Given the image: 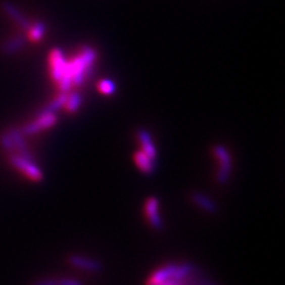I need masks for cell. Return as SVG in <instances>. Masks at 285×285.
<instances>
[{
	"mask_svg": "<svg viewBox=\"0 0 285 285\" xmlns=\"http://www.w3.org/2000/svg\"><path fill=\"white\" fill-rule=\"evenodd\" d=\"M9 162L15 169L25 174L31 181L41 182L43 180V171L35 159L25 158L14 152L9 154Z\"/></svg>",
	"mask_w": 285,
	"mask_h": 285,
	"instance_id": "cell-1",
	"label": "cell"
},
{
	"mask_svg": "<svg viewBox=\"0 0 285 285\" xmlns=\"http://www.w3.org/2000/svg\"><path fill=\"white\" fill-rule=\"evenodd\" d=\"M57 121L58 118L55 112L43 109L33 122L27 123L20 129L25 136H34L42 132L43 130L50 129L55 126Z\"/></svg>",
	"mask_w": 285,
	"mask_h": 285,
	"instance_id": "cell-2",
	"label": "cell"
},
{
	"mask_svg": "<svg viewBox=\"0 0 285 285\" xmlns=\"http://www.w3.org/2000/svg\"><path fill=\"white\" fill-rule=\"evenodd\" d=\"M67 58L61 49H53L50 53V68L52 79L56 82L61 80L65 74Z\"/></svg>",
	"mask_w": 285,
	"mask_h": 285,
	"instance_id": "cell-3",
	"label": "cell"
},
{
	"mask_svg": "<svg viewBox=\"0 0 285 285\" xmlns=\"http://www.w3.org/2000/svg\"><path fill=\"white\" fill-rule=\"evenodd\" d=\"M12 139H13L14 142V147H15V152L20 154V156L25 157V158H29V159H34L33 154L28 146V142L26 140V136L23 135V133L21 132V129L17 128V127H12L10 130H8Z\"/></svg>",
	"mask_w": 285,
	"mask_h": 285,
	"instance_id": "cell-4",
	"label": "cell"
},
{
	"mask_svg": "<svg viewBox=\"0 0 285 285\" xmlns=\"http://www.w3.org/2000/svg\"><path fill=\"white\" fill-rule=\"evenodd\" d=\"M69 262L72 264L74 267L86 270V271H91V272H99L103 269V265L100 261L92 259V258H87L84 256L79 255H72L69 257Z\"/></svg>",
	"mask_w": 285,
	"mask_h": 285,
	"instance_id": "cell-5",
	"label": "cell"
},
{
	"mask_svg": "<svg viewBox=\"0 0 285 285\" xmlns=\"http://www.w3.org/2000/svg\"><path fill=\"white\" fill-rule=\"evenodd\" d=\"M3 9L6 12V14L13 20L16 25L22 29L28 32V30L30 29L32 22L30 21V19L21 13V11L13 4L11 3H4L3 5Z\"/></svg>",
	"mask_w": 285,
	"mask_h": 285,
	"instance_id": "cell-6",
	"label": "cell"
},
{
	"mask_svg": "<svg viewBox=\"0 0 285 285\" xmlns=\"http://www.w3.org/2000/svg\"><path fill=\"white\" fill-rule=\"evenodd\" d=\"M145 212L148 221L154 228H162V220L159 213V202L156 198L148 199L145 206Z\"/></svg>",
	"mask_w": 285,
	"mask_h": 285,
	"instance_id": "cell-7",
	"label": "cell"
},
{
	"mask_svg": "<svg viewBox=\"0 0 285 285\" xmlns=\"http://www.w3.org/2000/svg\"><path fill=\"white\" fill-rule=\"evenodd\" d=\"M27 37L23 35H15L4 42L2 49L6 55H15L26 46Z\"/></svg>",
	"mask_w": 285,
	"mask_h": 285,
	"instance_id": "cell-8",
	"label": "cell"
},
{
	"mask_svg": "<svg viewBox=\"0 0 285 285\" xmlns=\"http://www.w3.org/2000/svg\"><path fill=\"white\" fill-rule=\"evenodd\" d=\"M45 32H46V26L44 23L42 21H36L32 23L30 29L28 30V38L31 41L37 43L42 40L45 35Z\"/></svg>",
	"mask_w": 285,
	"mask_h": 285,
	"instance_id": "cell-9",
	"label": "cell"
},
{
	"mask_svg": "<svg viewBox=\"0 0 285 285\" xmlns=\"http://www.w3.org/2000/svg\"><path fill=\"white\" fill-rule=\"evenodd\" d=\"M134 161L141 171L147 172V173H150L152 171V168H153L152 161L153 160L150 157H148L144 151L140 150L136 152L134 156Z\"/></svg>",
	"mask_w": 285,
	"mask_h": 285,
	"instance_id": "cell-10",
	"label": "cell"
},
{
	"mask_svg": "<svg viewBox=\"0 0 285 285\" xmlns=\"http://www.w3.org/2000/svg\"><path fill=\"white\" fill-rule=\"evenodd\" d=\"M217 154H218V157L219 159L221 160L222 164V171H221V174H220V179L225 181V179L227 177V173L229 172V168H230V161H229V157H228V154L226 152V150H225L224 148L222 147H218L217 150H216Z\"/></svg>",
	"mask_w": 285,
	"mask_h": 285,
	"instance_id": "cell-11",
	"label": "cell"
},
{
	"mask_svg": "<svg viewBox=\"0 0 285 285\" xmlns=\"http://www.w3.org/2000/svg\"><path fill=\"white\" fill-rule=\"evenodd\" d=\"M139 139H140L141 146H142L141 151H144L148 157H150L153 160L154 158H156V149H154L153 147V144H152L149 135L146 132L141 131L139 133Z\"/></svg>",
	"mask_w": 285,
	"mask_h": 285,
	"instance_id": "cell-12",
	"label": "cell"
},
{
	"mask_svg": "<svg viewBox=\"0 0 285 285\" xmlns=\"http://www.w3.org/2000/svg\"><path fill=\"white\" fill-rule=\"evenodd\" d=\"M80 105H81V98H80L79 94L72 93L70 95H67L65 108L68 112H70V113L76 112L80 107Z\"/></svg>",
	"mask_w": 285,
	"mask_h": 285,
	"instance_id": "cell-13",
	"label": "cell"
},
{
	"mask_svg": "<svg viewBox=\"0 0 285 285\" xmlns=\"http://www.w3.org/2000/svg\"><path fill=\"white\" fill-rule=\"evenodd\" d=\"M0 147L3 148V150L9 154L15 152V147L13 139H12L9 131H5L3 133H0Z\"/></svg>",
	"mask_w": 285,
	"mask_h": 285,
	"instance_id": "cell-14",
	"label": "cell"
},
{
	"mask_svg": "<svg viewBox=\"0 0 285 285\" xmlns=\"http://www.w3.org/2000/svg\"><path fill=\"white\" fill-rule=\"evenodd\" d=\"M66 100H67V93H63L61 92V94H58L57 97L49 104V106L46 107V110L52 111V112H56L59 109H62L65 107L66 104Z\"/></svg>",
	"mask_w": 285,
	"mask_h": 285,
	"instance_id": "cell-15",
	"label": "cell"
},
{
	"mask_svg": "<svg viewBox=\"0 0 285 285\" xmlns=\"http://www.w3.org/2000/svg\"><path fill=\"white\" fill-rule=\"evenodd\" d=\"M196 202H197V203H198L200 206H202V207H203V208H204L205 210H207V211H215V210H216L215 205H213L209 200H207V199H205V198H203V197L198 196V197L196 198Z\"/></svg>",
	"mask_w": 285,
	"mask_h": 285,
	"instance_id": "cell-16",
	"label": "cell"
},
{
	"mask_svg": "<svg viewBox=\"0 0 285 285\" xmlns=\"http://www.w3.org/2000/svg\"><path fill=\"white\" fill-rule=\"evenodd\" d=\"M99 90L103 94H111L114 91V85L110 80H103L101 81V84L99 85Z\"/></svg>",
	"mask_w": 285,
	"mask_h": 285,
	"instance_id": "cell-17",
	"label": "cell"
},
{
	"mask_svg": "<svg viewBox=\"0 0 285 285\" xmlns=\"http://www.w3.org/2000/svg\"><path fill=\"white\" fill-rule=\"evenodd\" d=\"M156 285H184V281L176 280V279L170 277L168 279H165V280L157 283Z\"/></svg>",
	"mask_w": 285,
	"mask_h": 285,
	"instance_id": "cell-18",
	"label": "cell"
},
{
	"mask_svg": "<svg viewBox=\"0 0 285 285\" xmlns=\"http://www.w3.org/2000/svg\"><path fill=\"white\" fill-rule=\"evenodd\" d=\"M59 285H84L80 281L72 278H64V279H58Z\"/></svg>",
	"mask_w": 285,
	"mask_h": 285,
	"instance_id": "cell-19",
	"label": "cell"
},
{
	"mask_svg": "<svg viewBox=\"0 0 285 285\" xmlns=\"http://www.w3.org/2000/svg\"><path fill=\"white\" fill-rule=\"evenodd\" d=\"M33 285H59L58 279H44L35 282Z\"/></svg>",
	"mask_w": 285,
	"mask_h": 285,
	"instance_id": "cell-20",
	"label": "cell"
}]
</instances>
